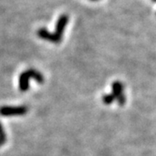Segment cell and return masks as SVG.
Wrapping results in <instances>:
<instances>
[{
    "instance_id": "1",
    "label": "cell",
    "mask_w": 156,
    "mask_h": 156,
    "mask_svg": "<svg viewBox=\"0 0 156 156\" xmlns=\"http://www.w3.org/2000/svg\"><path fill=\"white\" fill-rule=\"evenodd\" d=\"M28 108L25 106H4L0 108V115H2V116H18V115H24L28 112Z\"/></svg>"
},
{
    "instance_id": "4",
    "label": "cell",
    "mask_w": 156,
    "mask_h": 156,
    "mask_svg": "<svg viewBox=\"0 0 156 156\" xmlns=\"http://www.w3.org/2000/svg\"><path fill=\"white\" fill-rule=\"evenodd\" d=\"M26 71H27V73L29 74L30 77L35 79L38 83H44V76L39 72V71L36 70V69H28V70H26Z\"/></svg>"
},
{
    "instance_id": "8",
    "label": "cell",
    "mask_w": 156,
    "mask_h": 156,
    "mask_svg": "<svg viewBox=\"0 0 156 156\" xmlns=\"http://www.w3.org/2000/svg\"><path fill=\"white\" fill-rule=\"evenodd\" d=\"M153 1H154V2H156V0H153Z\"/></svg>"
},
{
    "instance_id": "3",
    "label": "cell",
    "mask_w": 156,
    "mask_h": 156,
    "mask_svg": "<svg viewBox=\"0 0 156 156\" xmlns=\"http://www.w3.org/2000/svg\"><path fill=\"white\" fill-rule=\"evenodd\" d=\"M112 89H113V92L112 94L114 95V96L115 98L120 97L121 95H123V84L121 82H115L112 84Z\"/></svg>"
},
{
    "instance_id": "6",
    "label": "cell",
    "mask_w": 156,
    "mask_h": 156,
    "mask_svg": "<svg viewBox=\"0 0 156 156\" xmlns=\"http://www.w3.org/2000/svg\"><path fill=\"white\" fill-rule=\"evenodd\" d=\"M5 141H6L5 133V131H4V128H3L2 124L0 123V144H1V146L4 145Z\"/></svg>"
},
{
    "instance_id": "2",
    "label": "cell",
    "mask_w": 156,
    "mask_h": 156,
    "mask_svg": "<svg viewBox=\"0 0 156 156\" xmlns=\"http://www.w3.org/2000/svg\"><path fill=\"white\" fill-rule=\"evenodd\" d=\"M30 76L27 73V71H24L23 72L20 76H19V80H18V87L19 89L23 91V92H25L30 89Z\"/></svg>"
},
{
    "instance_id": "5",
    "label": "cell",
    "mask_w": 156,
    "mask_h": 156,
    "mask_svg": "<svg viewBox=\"0 0 156 156\" xmlns=\"http://www.w3.org/2000/svg\"><path fill=\"white\" fill-rule=\"evenodd\" d=\"M115 97L114 96L113 94H108V95H105L102 96V102L106 105H109L115 101Z\"/></svg>"
},
{
    "instance_id": "9",
    "label": "cell",
    "mask_w": 156,
    "mask_h": 156,
    "mask_svg": "<svg viewBox=\"0 0 156 156\" xmlns=\"http://www.w3.org/2000/svg\"><path fill=\"white\" fill-rule=\"evenodd\" d=\"M0 147H1V144H0Z\"/></svg>"
},
{
    "instance_id": "7",
    "label": "cell",
    "mask_w": 156,
    "mask_h": 156,
    "mask_svg": "<svg viewBox=\"0 0 156 156\" xmlns=\"http://www.w3.org/2000/svg\"><path fill=\"white\" fill-rule=\"evenodd\" d=\"M117 101H118V103L121 105V106H122V105H124L125 103H126V96L124 95H122L120 97H118L117 98Z\"/></svg>"
}]
</instances>
